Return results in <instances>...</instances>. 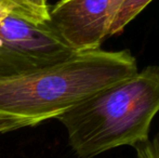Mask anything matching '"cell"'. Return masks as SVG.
Returning a JSON list of instances; mask_svg holds the SVG:
<instances>
[{"mask_svg": "<svg viewBox=\"0 0 159 158\" xmlns=\"http://www.w3.org/2000/svg\"><path fill=\"white\" fill-rule=\"evenodd\" d=\"M138 62L129 50L96 49L20 76L0 78V132L57 118L111 84L134 76Z\"/></svg>", "mask_w": 159, "mask_h": 158, "instance_id": "obj_1", "label": "cell"}, {"mask_svg": "<svg viewBox=\"0 0 159 158\" xmlns=\"http://www.w3.org/2000/svg\"><path fill=\"white\" fill-rule=\"evenodd\" d=\"M6 13H7V12H6V11H4V10H3V9H2V8H1V7H0V20H1V19H2V17H3V15H4V14H6Z\"/></svg>", "mask_w": 159, "mask_h": 158, "instance_id": "obj_8", "label": "cell"}, {"mask_svg": "<svg viewBox=\"0 0 159 158\" xmlns=\"http://www.w3.org/2000/svg\"><path fill=\"white\" fill-rule=\"evenodd\" d=\"M75 53L47 22L36 23L8 12L0 20V78L41 70Z\"/></svg>", "mask_w": 159, "mask_h": 158, "instance_id": "obj_3", "label": "cell"}, {"mask_svg": "<svg viewBox=\"0 0 159 158\" xmlns=\"http://www.w3.org/2000/svg\"><path fill=\"white\" fill-rule=\"evenodd\" d=\"M122 0H61L49 6L47 24L75 52L101 49Z\"/></svg>", "mask_w": 159, "mask_h": 158, "instance_id": "obj_4", "label": "cell"}, {"mask_svg": "<svg viewBox=\"0 0 159 158\" xmlns=\"http://www.w3.org/2000/svg\"><path fill=\"white\" fill-rule=\"evenodd\" d=\"M0 7L6 12L36 23H46L49 19L47 0H0Z\"/></svg>", "mask_w": 159, "mask_h": 158, "instance_id": "obj_5", "label": "cell"}, {"mask_svg": "<svg viewBox=\"0 0 159 158\" xmlns=\"http://www.w3.org/2000/svg\"><path fill=\"white\" fill-rule=\"evenodd\" d=\"M136 158H159V132L153 139L135 146Z\"/></svg>", "mask_w": 159, "mask_h": 158, "instance_id": "obj_7", "label": "cell"}, {"mask_svg": "<svg viewBox=\"0 0 159 158\" xmlns=\"http://www.w3.org/2000/svg\"><path fill=\"white\" fill-rule=\"evenodd\" d=\"M153 0H122L109 29V37L119 35Z\"/></svg>", "mask_w": 159, "mask_h": 158, "instance_id": "obj_6", "label": "cell"}, {"mask_svg": "<svg viewBox=\"0 0 159 158\" xmlns=\"http://www.w3.org/2000/svg\"><path fill=\"white\" fill-rule=\"evenodd\" d=\"M159 112V66H147L111 84L60 115L71 150L79 158H93L120 146L149 139Z\"/></svg>", "mask_w": 159, "mask_h": 158, "instance_id": "obj_2", "label": "cell"}]
</instances>
